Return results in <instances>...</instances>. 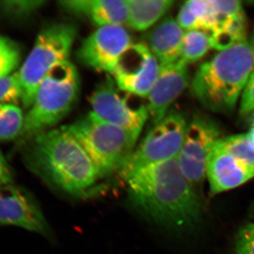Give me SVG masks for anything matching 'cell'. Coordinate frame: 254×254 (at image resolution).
Wrapping results in <instances>:
<instances>
[{
  "label": "cell",
  "mask_w": 254,
  "mask_h": 254,
  "mask_svg": "<svg viewBox=\"0 0 254 254\" xmlns=\"http://www.w3.org/2000/svg\"><path fill=\"white\" fill-rule=\"evenodd\" d=\"M125 180L131 203L152 222L182 230L200 221L199 198L177 158L140 169Z\"/></svg>",
  "instance_id": "6da1fadb"
},
{
  "label": "cell",
  "mask_w": 254,
  "mask_h": 254,
  "mask_svg": "<svg viewBox=\"0 0 254 254\" xmlns=\"http://www.w3.org/2000/svg\"><path fill=\"white\" fill-rule=\"evenodd\" d=\"M23 143L28 168L68 194L84 196L102 178L83 147L64 127L41 132Z\"/></svg>",
  "instance_id": "7a4b0ae2"
},
{
  "label": "cell",
  "mask_w": 254,
  "mask_h": 254,
  "mask_svg": "<svg viewBox=\"0 0 254 254\" xmlns=\"http://www.w3.org/2000/svg\"><path fill=\"white\" fill-rule=\"evenodd\" d=\"M254 67V48L241 41L219 51L202 64L191 82L192 91L205 108L215 112L231 111Z\"/></svg>",
  "instance_id": "3957f363"
},
{
  "label": "cell",
  "mask_w": 254,
  "mask_h": 254,
  "mask_svg": "<svg viewBox=\"0 0 254 254\" xmlns=\"http://www.w3.org/2000/svg\"><path fill=\"white\" fill-rule=\"evenodd\" d=\"M79 76L71 62L57 64L37 90L33 103L24 116L20 141L52 129L69 113L77 99Z\"/></svg>",
  "instance_id": "277c9868"
},
{
  "label": "cell",
  "mask_w": 254,
  "mask_h": 254,
  "mask_svg": "<svg viewBox=\"0 0 254 254\" xmlns=\"http://www.w3.org/2000/svg\"><path fill=\"white\" fill-rule=\"evenodd\" d=\"M83 147L100 177L120 172L134 151L138 138L91 113L64 127Z\"/></svg>",
  "instance_id": "5b68a950"
},
{
  "label": "cell",
  "mask_w": 254,
  "mask_h": 254,
  "mask_svg": "<svg viewBox=\"0 0 254 254\" xmlns=\"http://www.w3.org/2000/svg\"><path fill=\"white\" fill-rule=\"evenodd\" d=\"M76 28L71 23H58L43 28L22 66L18 70L22 86L21 103L26 109L33 103L38 87L52 69L67 61Z\"/></svg>",
  "instance_id": "8992f818"
},
{
  "label": "cell",
  "mask_w": 254,
  "mask_h": 254,
  "mask_svg": "<svg viewBox=\"0 0 254 254\" xmlns=\"http://www.w3.org/2000/svg\"><path fill=\"white\" fill-rule=\"evenodd\" d=\"M188 124L182 113L169 112L147 133L120 172L126 180L137 170L177 158L185 141Z\"/></svg>",
  "instance_id": "52a82bcc"
},
{
  "label": "cell",
  "mask_w": 254,
  "mask_h": 254,
  "mask_svg": "<svg viewBox=\"0 0 254 254\" xmlns=\"http://www.w3.org/2000/svg\"><path fill=\"white\" fill-rule=\"evenodd\" d=\"M132 95L120 90L113 78H108L92 93L91 112L100 120L138 138L149 115L147 105L133 103Z\"/></svg>",
  "instance_id": "ba28073f"
},
{
  "label": "cell",
  "mask_w": 254,
  "mask_h": 254,
  "mask_svg": "<svg viewBox=\"0 0 254 254\" xmlns=\"http://www.w3.org/2000/svg\"><path fill=\"white\" fill-rule=\"evenodd\" d=\"M160 68V63L146 45L132 43L120 57L111 73L120 90L147 98Z\"/></svg>",
  "instance_id": "9c48e42d"
},
{
  "label": "cell",
  "mask_w": 254,
  "mask_h": 254,
  "mask_svg": "<svg viewBox=\"0 0 254 254\" xmlns=\"http://www.w3.org/2000/svg\"><path fill=\"white\" fill-rule=\"evenodd\" d=\"M220 139L218 127L208 119L195 118L188 125L177 160L182 173L193 186L206 176L209 155Z\"/></svg>",
  "instance_id": "30bf717a"
},
{
  "label": "cell",
  "mask_w": 254,
  "mask_h": 254,
  "mask_svg": "<svg viewBox=\"0 0 254 254\" xmlns=\"http://www.w3.org/2000/svg\"><path fill=\"white\" fill-rule=\"evenodd\" d=\"M131 44V37L123 26H103L87 37L76 56L85 66L111 73L120 57Z\"/></svg>",
  "instance_id": "8fae6325"
},
{
  "label": "cell",
  "mask_w": 254,
  "mask_h": 254,
  "mask_svg": "<svg viewBox=\"0 0 254 254\" xmlns=\"http://www.w3.org/2000/svg\"><path fill=\"white\" fill-rule=\"evenodd\" d=\"M0 225L21 227L43 236L49 225L33 195L14 183L0 187Z\"/></svg>",
  "instance_id": "7c38bea8"
},
{
  "label": "cell",
  "mask_w": 254,
  "mask_h": 254,
  "mask_svg": "<svg viewBox=\"0 0 254 254\" xmlns=\"http://www.w3.org/2000/svg\"><path fill=\"white\" fill-rule=\"evenodd\" d=\"M190 83L187 64L182 60L160 64L156 80L147 96V108L153 125L163 120L169 108Z\"/></svg>",
  "instance_id": "4fadbf2b"
},
{
  "label": "cell",
  "mask_w": 254,
  "mask_h": 254,
  "mask_svg": "<svg viewBox=\"0 0 254 254\" xmlns=\"http://www.w3.org/2000/svg\"><path fill=\"white\" fill-rule=\"evenodd\" d=\"M206 176L213 194L236 188L254 177V172L222 149L218 141L207 162Z\"/></svg>",
  "instance_id": "5bb4252c"
},
{
  "label": "cell",
  "mask_w": 254,
  "mask_h": 254,
  "mask_svg": "<svg viewBox=\"0 0 254 254\" xmlns=\"http://www.w3.org/2000/svg\"><path fill=\"white\" fill-rule=\"evenodd\" d=\"M64 11L83 17L98 26L127 24L126 0H62Z\"/></svg>",
  "instance_id": "9a60e30c"
},
{
  "label": "cell",
  "mask_w": 254,
  "mask_h": 254,
  "mask_svg": "<svg viewBox=\"0 0 254 254\" xmlns=\"http://www.w3.org/2000/svg\"><path fill=\"white\" fill-rule=\"evenodd\" d=\"M185 34L177 19L168 17L148 33L145 45L160 64L175 63L180 59Z\"/></svg>",
  "instance_id": "2e32d148"
},
{
  "label": "cell",
  "mask_w": 254,
  "mask_h": 254,
  "mask_svg": "<svg viewBox=\"0 0 254 254\" xmlns=\"http://www.w3.org/2000/svg\"><path fill=\"white\" fill-rule=\"evenodd\" d=\"M127 24L137 31L149 29L173 6V0H126Z\"/></svg>",
  "instance_id": "e0dca14e"
},
{
  "label": "cell",
  "mask_w": 254,
  "mask_h": 254,
  "mask_svg": "<svg viewBox=\"0 0 254 254\" xmlns=\"http://www.w3.org/2000/svg\"><path fill=\"white\" fill-rule=\"evenodd\" d=\"M177 21L185 31L198 30L210 34L213 27L210 0L186 1L179 11Z\"/></svg>",
  "instance_id": "ac0fdd59"
},
{
  "label": "cell",
  "mask_w": 254,
  "mask_h": 254,
  "mask_svg": "<svg viewBox=\"0 0 254 254\" xmlns=\"http://www.w3.org/2000/svg\"><path fill=\"white\" fill-rule=\"evenodd\" d=\"M218 144L237 161L254 173V145L248 133L220 138Z\"/></svg>",
  "instance_id": "d6986e66"
},
{
  "label": "cell",
  "mask_w": 254,
  "mask_h": 254,
  "mask_svg": "<svg viewBox=\"0 0 254 254\" xmlns=\"http://www.w3.org/2000/svg\"><path fill=\"white\" fill-rule=\"evenodd\" d=\"M24 116L14 104H0V141L18 139L22 132Z\"/></svg>",
  "instance_id": "ffe728a7"
},
{
  "label": "cell",
  "mask_w": 254,
  "mask_h": 254,
  "mask_svg": "<svg viewBox=\"0 0 254 254\" xmlns=\"http://www.w3.org/2000/svg\"><path fill=\"white\" fill-rule=\"evenodd\" d=\"M211 48L210 36L205 32L193 30L185 31L180 60L188 64L203 58Z\"/></svg>",
  "instance_id": "44dd1931"
},
{
  "label": "cell",
  "mask_w": 254,
  "mask_h": 254,
  "mask_svg": "<svg viewBox=\"0 0 254 254\" xmlns=\"http://www.w3.org/2000/svg\"><path fill=\"white\" fill-rule=\"evenodd\" d=\"M46 4L45 0H4L0 1V15L12 21H22Z\"/></svg>",
  "instance_id": "7402d4cb"
},
{
  "label": "cell",
  "mask_w": 254,
  "mask_h": 254,
  "mask_svg": "<svg viewBox=\"0 0 254 254\" xmlns=\"http://www.w3.org/2000/svg\"><path fill=\"white\" fill-rule=\"evenodd\" d=\"M21 58V49L17 43L0 35V78L16 72Z\"/></svg>",
  "instance_id": "603a6c76"
},
{
  "label": "cell",
  "mask_w": 254,
  "mask_h": 254,
  "mask_svg": "<svg viewBox=\"0 0 254 254\" xmlns=\"http://www.w3.org/2000/svg\"><path fill=\"white\" fill-rule=\"evenodd\" d=\"M22 86L18 71L0 78V104H14L21 102Z\"/></svg>",
  "instance_id": "cb8c5ba5"
},
{
  "label": "cell",
  "mask_w": 254,
  "mask_h": 254,
  "mask_svg": "<svg viewBox=\"0 0 254 254\" xmlns=\"http://www.w3.org/2000/svg\"><path fill=\"white\" fill-rule=\"evenodd\" d=\"M235 254H254V223L246 225L239 232Z\"/></svg>",
  "instance_id": "d4e9b609"
},
{
  "label": "cell",
  "mask_w": 254,
  "mask_h": 254,
  "mask_svg": "<svg viewBox=\"0 0 254 254\" xmlns=\"http://www.w3.org/2000/svg\"><path fill=\"white\" fill-rule=\"evenodd\" d=\"M240 114L247 115L254 113V81L248 82L241 96Z\"/></svg>",
  "instance_id": "484cf974"
},
{
  "label": "cell",
  "mask_w": 254,
  "mask_h": 254,
  "mask_svg": "<svg viewBox=\"0 0 254 254\" xmlns=\"http://www.w3.org/2000/svg\"><path fill=\"white\" fill-rule=\"evenodd\" d=\"M14 183L12 173L9 164L0 151V187Z\"/></svg>",
  "instance_id": "4316f807"
},
{
  "label": "cell",
  "mask_w": 254,
  "mask_h": 254,
  "mask_svg": "<svg viewBox=\"0 0 254 254\" xmlns=\"http://www.w3.org/2000/svg\"><path fill=\"white\" fill-rule=\"evenodd\" d=\"M248 134L250 137L251 140H252V143H253L254 145V115L253 122H252V128H251V131L250 133H248Z\"/></svg>",
  "instance_id": "83f0119b"
},
{
  "label": "cell",
  "mask_w": 254,
  "mask_h": 254,
  "mask_svg": "<svg viewBox=\"0 0 254 254\" xmlns=\"http://www.w3.org/2000/svg\"><path fill=\"white\" fill-rule=\"evenodd\" d=\"M252 81H254V67L253 71H252V73H251L250 78H249V80H248V82H252ZM248 82H247V83H248Z\"/></svg>",
  "instance_id": "f1b7e54d"
},
{
  "label": "cell",
  "mask_w": 254,
  "mask_h": 254,
  "mask_svg": "<svg viewBox=\"0 0 254 254\" xmlns=\"http://www.w3.org/2000/svg\"><path fill=\"white\" fill-rule=\"evenodd\" d=\"M251 43H252V46H253L254 48V31L253 34H252V41H251Z\"/></svg>",
  "instance_id": "f546056e"
},
{
  "label": "cell",
  "mask_w": 254,
  "mask_h": 254,
  "mask_svg": "<svg viewBox=\"0 0 254 254\" xmlns=\"http://www.w3.org/2000/svg\"><path fill=\"white\" fill-rule=\"evenodd\" d=\"M247 3H248V4H250L254 6V0H252V1H247Z\"/></svg>",
  "instance_id": "4dcf8cb0"
}]
</instances>
